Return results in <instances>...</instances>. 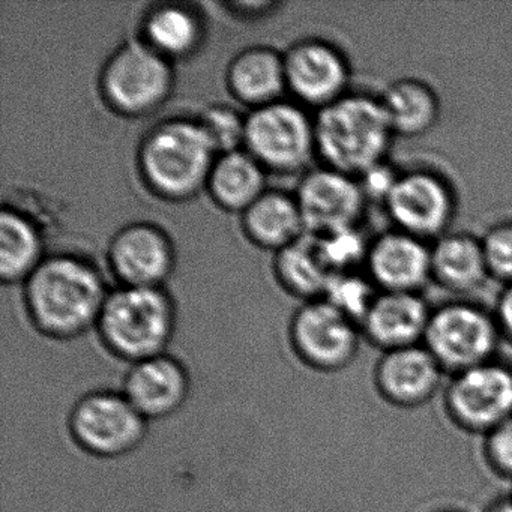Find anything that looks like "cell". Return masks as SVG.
<instances>
[{"label": "cell", "instance_id": "cell-5", "mask_svg": "<svg viewBox=\"0 0 512 512\" xmlns=\"http://www.w3.org/2000/svg\"><path fill=\"white\" fill-rule=\"evenodd\" d=\"M175 64L139 38L119 44L98 74V94L107 110L125 119L155 115L172 98Z\"/></svg>", "mask_w": 512, "mask_h": 512}, {"label": "cell", "instance_id": "cell-22", "mask_svg": "<svg viewBox=\"0 0 512 512\" xmlns=\"http://www.w3.org/2000/svg\"><path fill=\"white\" fill-rule=\"evenodd\" d=\"M49 256L46 233L34 214L13 203L0 209V280L23 284Z\"/></svg>", "mask_w": 512, "mask_h": 512}, {"label": "cell", "instance_id": "cell-33", "mask_svg": "<svg viewBox=\"0 0 512 512\" xmlns=\"http://www.w3.org/2000/svg\"><path fill=\"white\" fill-rule=\"evenodd\" d=\"M223 7L236 19L257 20L274 13L280 4L278 2H230V4L227 2Z\"/></svg>", "mask_w": 512, "mask_h": 512}, {"label": "cell", "instance_id": "cell-31", "mask_svg": "<svg viewBox=\"0 0 512 512\" xmlns=\"http://www.w3.org/2000/svg\"><path fill=\"white\" fill-rule=\"evenodd\" d=\"M481 457L496 478L512 485V416L482 437Z\"/></svg>", "mask_w": 512, "mask_h": 512}, {"label": "cell", "instance_id": "cell-35", "mask_svg": "<svg viewBox=\"0 0 512 512\" xmlns=\"http://www.w3.org/2000/svg\"><path fill=\"white\" fill-rule=\"evenodd\" d=\"M437 512H461V511H457V509H442V511H437Z\"/></svg>", "mask_w": 512, "mask_h": 512}, {"label": "cell", "instance_id": "cell-30", "mask_svg": "<svg viewBox=\"0 0 512 512\" xmlns=\"http://www.w3.org/2000/svg\"><path fill=\"white\" fill-rule=\"evenodd\" d=\"M479 239L491 280L502 286L512 284V218L494 221Z\"/></svg>", "mask_w": 512, "mask_h": 512}, {"label": "cell", "instance_id": "cell-8", "mask_svg": "<svg viewBox=\"0 0 512 512\" xmlns=\"http://www.w3.org/2000/svg\"><path fill=\"white\" fill-rule=\"evenodd\" d=\"M440 401L457 430L482 439L512 416V362L499 355L451 374Z\"/></svg>", "mask_w": 512, "mask_h": 512}, {"label": "cell", "instance_id": "cell-4", "mask_svg": "<svg viewBox=\"0 0 512 512\" xmlns=\"http://www.w3.org/2000/svg\"><path fill=\"white\" fill-rule=\"evenodd\" d=\"M178 325V308L166 287L110 289L97 323L98 337L122 361L167 353Z\"/></svg>", "mask_w": 512, "mask_h": 512}, {"label": "cell", "instance_id": "cell-2", "mask_svg": "<svg viewBox=\"0 0 512 512\" xmlns=\"http://www.w3.org/2000/svg\"><path fill=\"white\" fill-rule=\"evenodd\" d=\"M218 157L197 116L155 122L140 139L136 167L143 187L167 203H184L205 193Z\"/></svg>", "mask_w": 512, "mask_h": 512}, {"label": "cell", "instance_id": "cell-20", "mask_svg": "<svg viewBox=\"0 0 512 512\" xmlns=\"http://www.w3.org/2000/svg\"><path fill=\"white\" fill-rule=\"evenodd\" d=\"M224 77L229 94L250 110L284 100L287 94L284 53L271 46L239 50L227 64Z\"/></svg>", "mask_w": 512, "mask_h": 512}, {"label": "cell", "instance_id": "cell-3", "mask_svg": "<svg viewBox=\"0 0 512 512\" xmlns=\"http://www.w3.org/2000/svg\"><path fill=\"white\" fill-rule=\"evenodd\" d=\"M317 160L347 175H364L389 161L395 136L379 95L350 91L314 112Z\"/></svg>", "mask_w": 512, "mask_h": 512}, {"label": "cell", "instance_id": "cell-11", "mask_svg": "<svg viewBox=\"0 0 512 512\" xmlns=\"http://www.w3.org/2000/svg\"><path fill=\"white\" fill-rule=\"evenodd\" d=\"M289 341L302 364L319 373H340L358 358L364 341L355 320L326 301L301 302L290 317Z\"/></svg>", "mask_w": 512, "mask_h": 512}, {"label": "cell", "instance_id": "cell-10", "mask_svg": "<svg viewBox=\"0 0 512 512\" xmlns=\"http://www.w3.org/2000/svg\"><path fill=\"white\" fill-rule=\"evenodd\" d=\"M382 206L394 229L433 242L454 226L457 190L431 167H410L398 172Z\"/></svg>", "mask_w": 512, "mask_h": 512}, {"label": "cell", "instance_id": "cell-15", "mask_svg": "<svg viewBox=\"0 0 512 512\" xmlns=\"http://www.w3.org/2000/svg\"><path fill=\"white\" fill-rule=\"evenodd\" d=\"M446 377L424 344L380 353L373 368L374 391L397 409H418L440 397Z\"/></svg>", "mask_w": 512, "mask_h": 512}, {"label": "cell", "instance_id": "cell-23", "mask_svg": "<svg viewBox=\"0 0 512 512\" xmlns=\"http://www.w3.org/2000/svg\"><path fill=\"white\" fill-rule=\"evenodd\" d=\"M239 217L247 241L274 254L307 233L295 193L284 190L268 188Z\"/></svg>", "mask_w": 512, "mask_h": 512}, {"label": "cell", "instance_id": "cell-6", "mask_svg": "<svg viewBox=\"0 0 512 512\" xmlns=\"http://www.w3.org/2000/svg\"><path fill=\"white\" fill-rule=\"evenodd\" d=\"M244 149L266 173L302 176L317 160L314 115L286 98L248 110Z\"/></svg>", "mask_w": 512, "mask_h": 512}, {"label": "cell", "instance_id": "cell-36", "mask_svg": "<svg viewBox=\"0 0 512 512\" xmlns=\"http://www.w3.org/2000/svg\"><path fill=\"white\" fill-rule=\"evenodd\" d=\"M509 491H511V494H512V485H511V490H509Z\"/></svg>", "mask_w": 512, "mask_h": 512}, {"label": "cell", "instance_id": "cell-21", "mask_svg": "<svg viewBox=\"0 0 512 512\" xmlns=\"http://www.w3.org/2000/svg\"><path fill=\"white\" fill-rule=\"evenodd\" d=\"M431 283L455 298H469L491 280L479 236L451 232L430 242Z\"/></svg>", "mask_w": 512, "mask_h": 512}, {"label": "cell", "instance_id": "cell-17", "mask_svg": "<svg viewBox=\"0 0 512 512\" xmlns=\"http://www.w3.org/2000/svg\"><path fill=\"white\" fill-rule=\"evenodd\" d=\"M122 392L148 421L181 412L190 398V371L169 352L130 364Z\"/></svg>", "mask_w": 512, "mask_h": 512}, {"label": "cell", "instance_id": "cell-12", "mask_svg": "<svg viewBox=\"0 0 512 512\" xmlns=\"http://www.w3.org/2000/svg\"><path fill=\"white\" fill-rule=\"evenodd\" d=\"M283 53L287 94L305 109L317 112L352 91L349 56L332 41L301 38Z\"/></svg>", "mask_w": 512, "mask_h": 512}, {"label": "cell", "instance_id": "cell-19", "mask_svg": "<svg viewBox=\"0 0 512 512\" xmlns=\"http://www.w3.org/2000/svg\"><path fill=\"white\" fill-rule=\"evenodd\" d=\"M206 35L205 16L190 2L152 4L137 29V38L172 64L194 58Z\"/></svg>", "mask_w": 512, "mask_h": 512}, {"label": "cell", "instance_id": "cell-1", "mask_svg": "<svg viewBox=\"0 0 512 512\" xmlns=\"http://www.w3.org/2000/svg\"><path fill=\"white\" fill-rule=\"evenodd\" d=\"M109 292L100 268L73 251L49 253L22 284L29 322L44 337L59 341L97 328Z\"/></svg>", "mask_w": 512, "mask_h": 512}, {"label": "cell", "instance_id": "cell-24", "mask_svg": "<svg viewBox=\"0 0 512 512\" xmlns=\"http://www.w3.org/2000/svg\"><path fill=\"white\" fill-rule=\"evenodd\" d=\"M379 98L395 139L427 136L442 116L439 94L421 77H398L386 85Z\"/></svg>", "mask_w": 512, "mask_h": 512}, {"label": "cell", "instance_id": "cell-34", "mask_svg": "<svg viewBox=\"0 0 512 512\" xmlns=\"http://www.w3.org/2000/svg\"><path fill=\"white\" fill-rule=\"evenodd\" d=\"M485 512H512V494L508 491L502 496H497L490 505L487 506Z\"/></svg>", "mask_w": 512, "mask_h": 512}, {"label": "cell", "instance_id": "cell-18", "mask_svg": "<svg viewBox=\"0 0 512 512\" xmlns=\"http://www.w3.org/2000/svg\"><path fill=\"white\" fill-rule=\"evenodd\" d=\"M431 308L422 293L377 292L359 322L362 338L380 353L419 346Z\"/></svg>", "mask_w": 512, "mask_h": 512}, {"label": "cell", "instance_id": "cell-26", "mask_svg": "<svg viewBox=\"0 0 512 512\" xmlns=\"http://www.w3.org/2000/svg\"><path fill=\"white\" fill-rule=\"evenodd\" d=\"M272 271L281 289L301 302L322 299L334 275L310 233L275 253Z\"/></svg>", "mask_w": 512, "mask_h": 512}, {"label": "cell", "instance_id": "cell-7", "mask_svg": "<svg viewBox=\"0 0 512 512\" xmlns=\"http://www.w3.org/2000/svg\"><path fill=\"white\" fill-rule=\"evenodd\" d=\"M502 343L493 310L469 298L434 305L422 341L446 376L496 358Z\"/></svg>", "mask_w": 512, "mask_h": 512}, {"label": "cell", "instance_id": "cell-27", "mask_svg": "<svg viewBox=\"0 0 512 512\" xmlns=\"http://www.w3.org/2000/svg\"><path fill=\"white\" fill-rule=\"evenodd\" d=\"M218 155L244 149L247 113L230 104L215 103L197 115Z\"/></svg>", "mask_w": 512, "mask_h": 512}, {"label": "cell", "instance_id": "cell-32", "mask_svg": "<svg viewBox=\"0 0 512 512\" xmlns=\"http://www.w3.org/2000/svg\"><path fill=\"white\" fill-rule=\"evenodd\" d=\"M491 310L496 317L503 343L512 346V284L502 286Z\"/></svg>", "mask_w": 512, "mask_h": 512}, {"label": "cell", "instance_id": "cell-28", "mask_svg": "<svg viewBox=\"0 0 512 512\" xmlns=\"http://www.w3.org/2000/svg\"><path fill=\"white\" fill-rule=\"evenodd\" d=\"M377 292L379 290L368 280L367 275L343 272V274L332 275L323 299L331 302L334 307L343 311L359 325Z\"/></svg>", "mask_w": 512, "mask_h": 512}, {"label": "cell", "instance_id": "cell-29", "mask_svg": "<svg viewBox=\"0 0 512 512\" xmlns=\"http://www.w3.org/2000/svg\"><path fill=\"white\" fill-rule=\"evenodd\" d=\"M320 251L332 274L356 272L359 265L364 266L370 241L364 238L361 229L341 230L331 235L316 236Z\"/></svg>", "mask_w": 512, "mask_h": 512}, {"label": "cell", "instance_id": "cell-25", "mask_svg": "<svg viewBox=\"0 0 512 512\" xmlns=\"http://www.w3.org/2000/svg\"><path fill=\"white\" fill-rule=\"evenodd\" d=\"M266 170L245 149L215 158L205 193L221 211L241 215L266 190Z\"/></svg>", "mask_w": 512, "mask_h": 512}, {"label": "cell", "instance_id": "cell-14", "mask_svg": "<svg viewBox=\"0 0 512 512\" xmlns=\"http://www.w3.org/2000/svg\"><path fill=\"white\" fill-rule=\"evenodd\" d=\"M295 197L305 230L313 236L359 227L370 205L358 178L323 164L299 178Z\"/></svg>", "mask_w": 512, "mask_h": 512}, {"label": "cell", "instance_id": "cell-13", "mask_svg": "<svg viewBox=\"0 0 512 512\" xmlns=\"http://www.w3.org/2000/svg\"><path fill=\"white\" fill-rule=\"evenodd\" d=\"M107 268L118 286L166 287L178 254L172 236L152 221H131L107 242Z\"/></svg>", "mask_w": 512, "mask_h": 512}, {"label": "cell", "instance_id": "cell-9", "mask_svg": "<svg viewBox=\"0 0 512 512\" xmlns=\"http://www.w3.org/2000/svg\"><path fill=\"white\" fill-rule=\"evenodd\" d=\"M149 421L115 389H95L74 403L68 430L92 457L121 458L136 451L148 434Z\"/></svg>", "mask_w": 512, "mask_h": 512}, {"label": "cell", "instance_id": "cell-16", "mask_svg": "<svg viewBox=\"0 0 512 512\" xmlns=\"http://www.w3.org/2000/svg\"><path fill=\"white\" fill-rule=\"evenodd\" d=\"M364 274L379 292L422 293L431 284L430 242L401 230L370 239Z\"/></svg>", "mask_w": 512, "mask_h": 512}]
</instances>
